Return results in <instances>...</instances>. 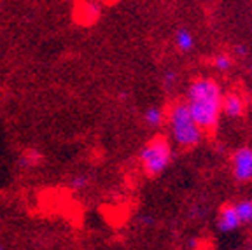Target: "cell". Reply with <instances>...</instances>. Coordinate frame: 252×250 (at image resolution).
<instances>
[{
    "label": "cell",
    "instance_id": "obj_18",
    "mask_svg": "<svg viewBox=\"0 0 252 250\" xmlns=\"http://www.w3.org/2000/svg\"><path fill=\"white\" fill-rule=\"evenodd\" d=\"M0 12H2V2H0Z\"/></svg>",
    "mask_w": 252,
    "mask_h": 250
},
{
    "label": "cell",
    "instance_id": "obj_16",
    "mask_svg": "<svg viewBox=\"0 0 252 250\" xmlns=\"http://www.w3.org/2000/svg\"><path fill=\"white\" fill-rule=\"evenodd\" d=\"M138 220H140V224H144V226H151V224L154 222V219L151 217V215H142Z\"/></svg>",
    "mask_w": 252,
    "mask_h": 250
},
{
    "label": "cell",
    "instance_id": "obj_6",
    "mask_svg": "<svg viewBox=\"0 0 252 250\" xmlns=\"http://www.w3.org/2000/svg\"><path fill=\"white\" fill-rule=\"evenodd\" d=\"M46 163V154L39 147L23 149L16 159V166L20 170H37Z\"/></svg>",
    "mask_w": 252,
    "mask_h": 250
},
{
    "label": "cell",
    "instance_id": "obj_12",
    "mask_svg": "<svg viewBox=\"0 0 252 250\" xmlns=\"http://www.w3.org/2000/svg\"><path fill=\"white\" fill-rule=\"evenodd\" d=\"M235 210L236 214H238V219H240V222H251L252 220V201H249V199H245V201H240V203L235 205Z\"/></svg>",
    "mask_w": 252,
    "mask_h": 250
},
{
    "label": "cell",
    "instance_id": "obj_2",
    "mask_svg": "<svg viewBox=\"0 0 252 250\" xmlns=\"http://www.w3.org/2000/svg\"><path fill=\"white\" fill-rule=\"evenodd\" d=\"M166 121H168L172 140L181 147H194L203 138V131L196 125L184 102H177L170 107Z\"/></svg>",
    "mask_w": 252,
    "mask_h": 250
},
{
    "label": "cell",
    "instance_id": "obj_1",
    "mask_svg": "<svg viewBox=\"0 0 252 250\" xmlns=\"http://www.w3.org/2000/svg\"><path fill=\"white\" fill-rule=\"evenodd\" d=\"M220 100L222 91L217 81L210 77H200L191 82L184 103L203 133L216 129L220 118Z\"/></svg>",
    "mask_w": 252,
    "mask_h": 250
},
{
    "label": "cell",
    "instance_id": "obj_10",
    "mask_svg": "<svg viewBox=\"0 0 252 250\" xmlns=\"http://www.w3.org/2000/svg\"><path fill=\"white\" fill-rule=\"evenodd\" d=\"M175 44H177V47L182 53L191 51L194 47V35L188 28H181V30L175 33Z\"/></svg>",
    "mask_w": 252,
    "mask_h": 250
},
{
    "label": "cell",
    "instance_id": "obj_19",
    "mask_svg": "<svg viewBox=\"0 0 252 250\" xmlns=\"http://www.w3.org/2000/svg\"><path fill=\"white\" fill-rule=\"evenodd\" d=\"M251 222H252V220H251Z\"/></svg>",
    "mask_w": 252,
    "mask_h": 250
},
{
    "label": "cell",
    "instance_id": "obj_3",
    "mask_svg": "<svg viewBox=\"0 0 252 250\" xmlns=\"http://www.w3.org/2000/svg\"><path fill=\"white\" fill-rule=\"evenodd\" d=\"M172 157H173L172 144L163 135H156V137L151 138L140 149V154H138L142 168H144V172L149 177L161 175L170 166Z\"/></svg>",
    "mask_w": 252,
    "mask_h": 250
},
{
    "label": "cell",
    "instance_id": "obj_9",
    "mask_svg": "<svg viewBox=\"0 0 252 250\" xmlns=\"http://www.w3.org/2000/svg\"><path fill=\"white\" fill-rule=\"evenodd\" d=\"M165 121H166V116L161 107L153 105V107H149V109H146V112H144V123H146L149 128H154V129L159 128V126H163Z\"/></svg>",
    "mask_w": 252,
    "mask_h": 250
},
{
    "label": "cell",
    "instance_id": "obj_7",
    "mask_svg": "<svg viewBox=\"0 0 252 250\" xmlns=\"http://www.w3.org/2000/svg\"><path fill=\"white\" fill-rule=\"evenodd\" d=\"M100 16H102V4L98 0H81L77 4L75 18L79 23L93 25L94 21H98Z\"/></svg>",
    "mask_w": 252,
    "mask_h": 250
},
{
    "label": "cell",
    "instance_id": "obj_17",
    "mask_svg": "<svg viewBox=\"0 0 252 250\" xmlns=\"http://www.w3.org/2000/svg\"><path fill=\"white\" fill-rule=\"evenodd\" d=\"M0 250H7V247H5V245H2V243H0Z\"/></svg>",
    "mask_w": 252,
    "mask_h": 250
},
{
    "label": "cell",
    "instance_id": "obj_15",
    "mask_svg": "<svg viewBox=\"0 0 252 250\" xmlns=\"http://www.w3.org/2000/svg\"><path fill=\"white\" fill-rule=\"evenodd\" d=\"M235 53H236V56H240V58H245V56H249V47L244 46V44H240V46L235 47Z\"/></svg>",
    "mask_w": 252,
    "mask_h": 250
},
{
    "label": "cell",
    "instance_id": "obj_14",
    "mask_svg": "<svg viewBox=\"0 0 252 250\" xmlns=\"http://www.w3.org/2000/svg\"><path fill=\"white\" fill-rule=\"evenodd\" d=\"M175 84H177V72L166 70L165 75H163V86H165L166 90H172Z\"/></svg>",
    "mask_w": 252,
    "mask_h": 250
},
{
    "label": "cell",
    "instance_id": "obj_5",
    "mask_svg": "<svg viewBox=\"0 0 252 250\" xmlns=\"http://www.w3.org/2000/svg\"><path fill=\"white\" fill-rule=\"evenodd\" d=\"M245 112V100L238 93H226L220 100V114H224L229 119L242 118Z\"/></svg>",
    "mask_w": 252,
    "mask_h": 250
},
{
    "label": "cell",
    "instance_id": "obj_4",
    "mask_svg": "<svg viewBox=\"0 0 252 250\" xmlns=\"http://www.w3.org/2000/svg\"><path fill=\"white\" fill-rule=\"evenodd\" d=\"M233 175L238 182L252 180V147H242L233 154Z\"/></svg>",
    "mask_w": 252,
    "mask_h": 250
},
{
    "label": "cell",
    "instance_id": "obj_11",
    "mask_svg": "<svg viewBox=\"0 0 252 250\" xmlns=\"http://www.w3.org/2000/svg\"><path fill=\"white\" fill-rule=\"evenodd\" d=\"M91 175H88V173H75V175H72L70 179H68V188L72 189V191H86L88 188L91 186Z\"/></svg>",
    "mask_w": 252,
    "mask_h": 250
},
{
    "label": "cell",
    "instance_id": "obj_13",
    "mask_svg": "<svg viewBox=\"0 0 252 250\" xmlns=\"http://www.w3.org/2000/svg\"><path fill=\"white\" fill-rule=\"evenodd\" d=\"M214 66H216V70H219V72H228L233 66V58L228 53H219V55H216V58H214Z\"/></svg>",
    "mask_w": 252,
    "mask_h": 250
},
{
    "label": "cell",
    "instance_id": "obj_8",
    "mask_svg": "<svg viewBox=\"0 0 252 250\" xmlns=\"http://www.w3.org/2000/svg\"><path fill=\"white\" fill-rule=\"evenodd\" d=\"M240 219H238V214L235 210V205H226L222 207L219 214V219H217V227H219L220 233H233L240 227Z\"/></svg>",
    "mask_w": 252,
    "mask_h": 250
}]
</instances>
